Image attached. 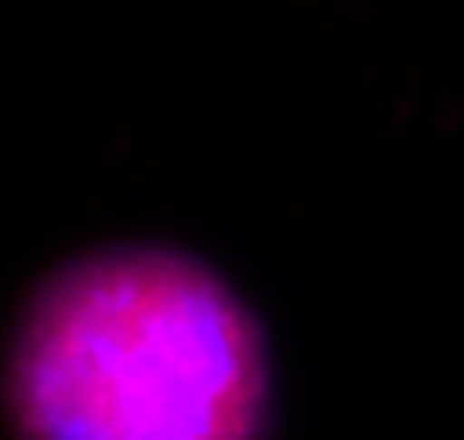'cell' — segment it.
<instances>
[{"instance_id": "obj_1", "label": "cell", "mask_w": 464, "mask_h": 440, "mask_svg": "<svg viewBox=\"0 0 464 440\" xmlns=\"http://www.w3.org/2000/svg\"><path fill=\"white\" fill-rule=\"evenodd\" d=\"M13 416L25 440H260V335L192 260H87L25 317Z\"/></svg>"}]
</instances>
